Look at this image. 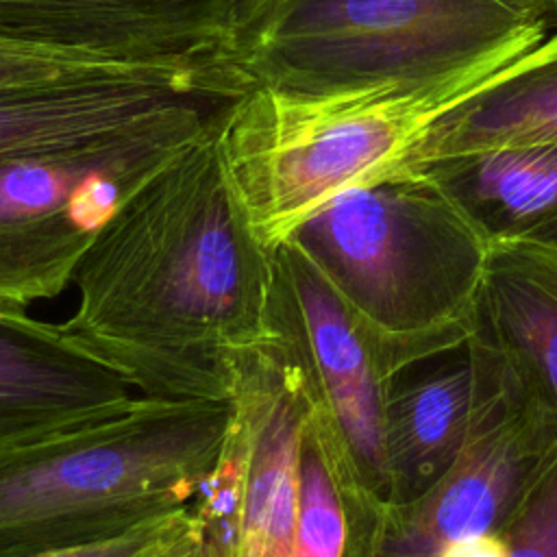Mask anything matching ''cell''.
Masks as SVG:
<instances>
[{"instance_id": "cell-2", "label": "cell", "mask_w": 557, "mask_h": 557, "mask_svg": "<svg viewBox=\"0 0 557 557\" xmlns=\"http://www.w3.org/2000/svg\"><path fill=\"white\" fill-rule=\"evenodd\" d=\"M553 33L531 0H244L213 59L242 91L463 98Z\"/></svg>"}, {"instance_id": "cell-5", "label": "cell", "mask_w": 557, "mask_h": 557, "mask_svg": "<svg viewBox=\"0 0 557 557\" xmlns=\"http://www.w3.org/2000/svg\"><path fill=\"white\" fill-rule=\"evenodd\" d=\"M461 98L248 87L222 102L213 146L257 239L274 250L346 189L379 181Z\"/></svg>"}, {"instance_id": "cell-3", "label": "cell", "mask_w": 557, "mask_h": 557, "mask_svg": "<svg viewBox=\"0 0 557 557\" xmlns=\"http://www.w3.org/2000/svg\"><path fill=\"white\" fill-rule=\"evenodd\" d=\"M289 239L344 300L389 379L470 337L487 239L431 178L394 170L346 189Z\"/></svg>"}, {"instance_id": "cell-16", "label": "cell", "mask_w": 557, "mask_h": 557, "mask_svg": "<svg viewBox=\"0 0 557 557\" xmlns=\"http://www.w3.org/2000/svg\"><path fill=\"white\" fill-rule=\"evenodd\" d=\"M302 409L268 396L246 411L248 468L239 557H296Z\"/></svg>"}, {"instance_id": "cell-10", "label": "cell", "mask_w": 557, "mask_h": 557, "mask_svg": "<svg viewBox=\"0 0 557 557\" xmlns=\"http://www.w3.org/2000/svg\"><path fill=\"white\" fill-rule=\"evenodd\" d=\"M141 394L59 324L0 307V459L113 422Z\"/></svg>"}, {"instance_id": "cell-4", "label": "cell", "mask_w": 557, "mask_h": 557, "mask_svg": "<svg viewBox=\"0 0 557 557\" xmlns=\"http://www.w3.org/2000/svg\"><path fill=\"white\" fill-rule=\"evenodd\" d=\"M233 400L144 396L126 416L0 459V557H48L159 522L198 494Z\"/></svg>"}, {"instance_id": "cell-19", "label": "cell", "mask_w": 557, "mask_h": 557, "mask_svg": "<svg viewBox=\"0 0 557 557\" xmlns=\"http://www.w3.org/2000/svg\"><path fill=\"white\" fill-rule=\"evenodd\" d=\"M505 557H557V453L503 522Z\"/></svg>"}, {"instance_id": "cell-1", "label": "cell", "mask_w": 557, "mask_h": 557, "mask_svg": "<svg viewBox=\"0 0 557 557\" xmlns=\"http://www.w3.org/2000/svg\"><path fill=\"white\" fill-rule=\"evenodd\" d=\"M213 120L98 231L59 324L144 396L233 400L237 361L283 337L274 250L222 176Z\"/></svg>"}, {"instance_id": "cell-6", "label": "cell", "mask_w": 557, "mask_h": 557, "mask_svg": "<svg viewBox=\"0 0 557 557\" xmlns=\"http://www.w3.org/2000/svg\"><path fill=\"white\" fill-rule=\"evenodd\" d=\"M222 102L196 98L126 135L0 165V307L65 292L126 194L196 139Z\"/></svg>"}, {"instance_id": "cell-13", "label": "cell", "mask_w": 557, "mask_h": 557, "mask_svg": "<svg viewBox=\"0 0 557 557\" xmlns=\"http://www.w3.org/2000/svg\"><path fill=\"white\" fill-rule=\"evenodd\" d=\"M196 98L213 96L150 81H74L0 91V165L126 135Z\"/></svg>"}, {"instance_id": "cell-15", "label": "cell", "mask_w": 557, "mask_h": 557, "mask_svg": "<svg viewBox=\"0 0 557 557\" xmlns=\"http://www.w3.org/2000/svg\"><path fill=\"white\" fill-rule=\"evenodd\" d=\"M513 144H557V30L513 67L433 115L394 170Z\"/></svg>"}, {"instance_id": "cell-12", "label": "cell", "mask_w": 557, "mask_h": 557, "mask_svg": "<svg viewBox=\"0 0 557 557\" xmlns=\"http://www.w3.org/2000/svg\"><path fill=\"white\" fill-rule=\"evenodd\" d=\"M470 337L496 357L520 407L557 420V248L487 244Z\"/></svg>"}, {"instance_id": "cell-17", "label": "cell", "mask_w": 557, "mask_h": 557, "mask_svg": "<svg viewBox=\"0 0 557 557\" xmlns=\"http://www.w3.org/2000/svg\"><path fill=\"white\" fill-rule=\"evenodd\" d=\"M74 81H150L198 91L205 65L196 57L137 59L0 33V91Z\"/></svg>"}, {"instance_id": "cell-14", "label": "cell", "mask_w": 557, "mask_h": 557, "mask_svg": "<svg viewBox=\"0 0 557 557\" xmlns=\"http://www.w3.org/2000/svg\"><path fill=\"white\" fill-rule=\"evenodd\" d=\"M431 178L492 242L557 248V144H513L405 165Z\"/></svg>"}, {"instance_id": "cell-18", "label": "cell", "mask_w": 557, "mask_h": 557, "mask_svg": "<svg viewBox=\"0 0 557 557\" xmlns=\"http://www.w3.org/2000/svg\"><path fill=\"white\" fill-rule=\"evenodd\" d=\"M344 546L346 511L315 400L300 437L296 557H342Z\"/></svg>"}, {"instance_id": "cell-8", "label": "cell", "mask_w": 557, "mask_h": 557, "mask_svg": "<svg viewBox=\"0 0 557 557\" xmlns=\"http://www.w3.org/2000/svg\"><path fill=\"white\" fill-rule=\"evenodd\" d=\"M557 453V420L513 403L424 496L385 505L372 557H444L498 529Z\"/></svg>"}, {"instance_id": "cell-11", "label": "cell", "mask_w": 557, "mask_h": 557, "mask_svg": "<svg viewBox=\"0 0 557 557\" xmlns=\"http://www.w3.org/2000/svg\"><path fill=\"white\" fill-rule=\"evenodd\" d=\"M244 0H0V33L137 59L215 57Z\"/></svg>"}, {"instance_id": "cell-9", "label": "cell", "mask_w": 557, "mask_h": 557, "mask_svg": "<svg viewBox=\"0 0 557 557\" xmlns=\"http://www.w3.org/2000/svg\"><path fill=\"white\" fill-rule=\"evenodd\" d=\"M513 403L500 363L472 337L392 376L385 392L387 505L424 496Z\"/></svg>"}, {"instance_id": "cell-20", "label": "cell", "mask_w": 557, "mask_h": 557, "mask_svg": "<svg viewBox=\"0 0 557 557\" xmlns=\"http://www.w3.org/2000/svg\"><path fill=\"white\" fill-rule=\"evenodd\" d=\"M531 2L546 15V20L557 30V0H531Z\"/></svg>"}, {"instance_id": "cell-7", "label": "cell", "mask_w": 557, "mask_h": 557, "mask_svg": "<svg viewBox=\"0 0 557 557\" xmlns=\"http://www.w3.org/2000/svg\"><path fill=\"white\" fill-rule=\"evenodd\" d=\"M274 261L283 315L318 396L339 492L387 505L389 376L344 300L294 239L274 248Z\"/></svg>"}]
</instances>
